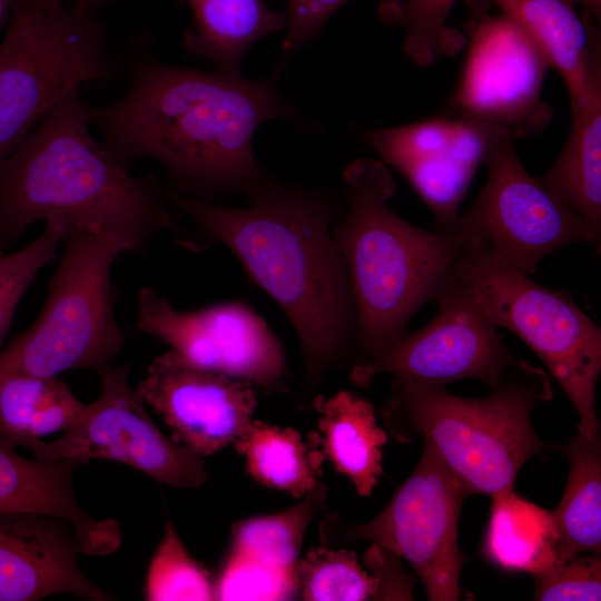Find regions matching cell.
Segmentation results:
<instances>
[{
  "label": "cell",
  "mask_w": 601,
  "mask_h": 601,
  "mask_svg": "<svg viewBox=\"0 0 601 601\" xmlns=\"http://www.w3.org/2000/svg\"><path fill=\"white\" fill-rule=\"evenodd\" d=\"M351 0H286L287 29L282 43L285 62L322 31L327 20Z\"/></svg>",
  "instance_id": "cell-34"
},
{
  "label": "cell",
  "mask_w": 601,
  "mask_h": 601,
  "mask_svg": "<svg viewBox=\"0 0 601 601\" xmlns=\"http://www.w3.org/2000/svg\"><path fill=\"white\" fill-rule=\"evenodd\" d=\"M533 599L539 601H592L601 599V552L558 560L533 575Z\"/></svg>",
  "instance_id": "cell-33"
},
{
  "label": "cell",
  "mask_w": 601,
  "mask_h": 601,
  "mask_svg": "<svg viewBox=\"0 0 601 601\" xmlns=\"http://www.w3.org/2000/svg\"><path fill=\"white\" fill-rule=\"evenodd\" d=\"M457 0H382L383 21L405 30L402 50L418 67H430L444 57L455 56L463 47V33L447 26V17Z\"/></svg>",
  "instance_id": "cell-29"
},
{
  "label": "cell",
  "mask_w": 601,
  "mask_h": 601,
  "mask_svg": "<svg viewBox=\"0 0 601 601\" xmlns=\"http://www.w3.org/2000/svg\"><path fill=\"white\" fill-rule=\"evenodd\" d=\"M435 302V317L417 331L405 333L380 355L354 363L349 380L366 388L383 374L436 385L476 380L495 385L516 356L452 276Z\"/></svg>",
  "instance_id": "cell-13"
},
{
  "label": "cell",
  "mask_w": 601,
  "mask_h": 601,
  "mask_svg": "<svg viewBox=\"0 0 601 601\" xmlns=\"http://www.w3.org/2000/svg\"><path fill=\"white\" fill-rule=\"evenodd\" d=\"M71 461L26 459L0 444V512H31L67 521L80 552L105 556L122 542L121 528L111 518L91 516L78 502Z\"/></svg>",
  "instance_id": "cell-18"
},
{
  "label": "cell",
  "mask_w": 601,
  "mask_h": 601,
  "mask_svg": "<svg viewBox=\"0 0 601 601\" xmlns=\"http://www.w3.org/2000/svg\"><path fill=\"white\" fill-rule=\"evenodd\" d=\"M317 432L325 459L352 482L356 493L371 495L383 474L387 432L378 425L373 404L342 390L333 396L316 394Z\"/></svg>",
  "instance_id": "cell-21"
},
{
  "label": "cell",
  "mask_w": 601,
  "mask_h": 601,
  "mask_svg": "<svg viewBox=\"0 0 601 601\" xmlns=\"http://www.w3.org/2000/svg\"><path fill=\"white\" fill-rule=\"evenodd\" d=\"M470 42L452 104L462 117L508 129L515 137L541 132L552 119L542 99L551 65L509 16H483Z\"/></svg>",
  "instance_id": "cell-14"
},
{
  "label": "cell",
  "mask_w": 601,
  "mask_h": 601,
  "mask_svg": "<svg viewBox=\"0 0 601 601\" xmlns=\"http://www.w3.org/2000/svg\"><path fill=\"white\" fill-rule=\"evenodd\" d=\"M577 3L583 6L584 10L588 11L594 20L600 21L601 17V0H575Z\"/></svg>",
  "instance_id": "cell-36"
},
{
  "label": "cell",
  "mask_w": 601,
  "mask_h": 601,
  "mask_svg": "<svg viewBox=\"0 0 601 601\" xmlns=\"http://www.w3.org/2000/svg\"><path fill=\"white\" fill-rule=\"evenodd\" d=\"M569 463L564 493L551 511L559 560L601 552V437L577 434L562 447Z\"/></svg>",
  "instance_id": "cell-26"
},
{
  "label": "cell",
  "mask_w": 601,
  "mask_h": 601,
  "mask_svg": "<svg viewBox=\"0 0 601 601\" xmlns=\"http://www.w3.org/2000/svg\"><path fill=\"white\" fill-rule=\"evenodd\" d=\"M13 2L14 0H0V35L4 23L8 21Z\"/></svg>",
  "instance_id": "cell-37"
},
{
  "label": "cell",
  "mask_w": 601,
  "mask_h": 601,
  "mask_svg": "<svg viewBox=\"0 0 601 601\" xmlns=\"http://www.w3.org/2000/svg\"><path fill=\"white\" fill-rule=\"evenodd\" d=\"M215 600H289L299 597L296 571L280 570L228 551L214 577Z\"/></svg>",
  "instance_id": "cell-32"
},
{
  "label": "cell",
  "mask_w": 601,
  "mask_h": 601,
  "mask_svg": "<svg viewBox=\"0 0 601 601\" xmlns=\"http://www.w3.org/2000/svg\"><path fill=\"white\" fill-rule=\"evenodd\" d=\"M122 67L127 82L121 97L105 105L85 102L90 126L125 166L155 160L167 173L165 185L191 198H258L278 178L254 154L257 129L275 119L308 128L282 91L278 70L249 80L169 65L147 38L135 40Z\"/></svg>",
  "instance_id": "cell-1"
},
{
  "label": "cell",
  "mask_w": 601,
  "mask_h": 601,
  "mask_svg": "<svg viewBox=\"0 0 601 601\" xmlns=\"http://www.w3.org/2000/svg\"><path fill=\"white\" fill-rule=\"evenodd\" d=\"M70 233L61 223L47 221L36 239L0 256V352L20 299L39 270L56 258L58 246Z\"/></svg>",
  "instance_id": "cell-31"
},
{
  "label": "cell",
  "mask_w": 601,
  "mask_h": 601,
  "mask_svg": "<svg viewBox=\"0 0 601 601\" xmlns=\"http://www.w3.org/2000/svg\"><path fill=\"white\" fill-rule=\"evenodd\" d=\"M342 179L344 209L333 239L357 311L356 363L387 349L422 306L436 299L465 239L401 217L388 204L397 190L395 178L380 158L354 159Z\"/></svg>",
  "instance_id": "cell-4"
},
{
  "label": "cell",
  "mask_w": 601,
  "mask_h": 601,
  "mask_svg": "<svg viewBox=\"0 0 601 601\" xmlns=\"http://www.w3.org/2000/svg\"><path fill=\"white\" fill-rule=\"evenodd\" d=\"M482 540L483 558L509 573L543 572L558 559V533L551 511L519 495L514 489L491 497Z\"/></svg>",
  "instance_id": "cell-23"
},
{
  "label": "cell",
  "mask_w": 601,
  "mask_h": 601,
  "mask_svg": "<svg viewBox=\"0 0 601 601\" xmlns=\"http://www.w3.org/2000/svg\"><path fill=\"white\" fill-rule=\"evenodd\" d=\"M137 328L186 362L275 393L287 385L284 346L266 321L240 299L180 311L155 287L137 294Z\"/></svg>",
  "instance_id": "cell-12"
},
{
  "label": "cell",
  "mask_w": 601,
  "mask_h": 601,
  "mask_svg": "<svg viewBox=\"0 0 601 601\" xmlns=\"http://www.w3.org/2000/svg\"><path fill=\"white\" fill-rule=\"evenodd\" d=\"M452 276L492 324L513 332L539 356L571 401L578 434L599 435L601 329L571 293L540 285L474 238L462 244Z\"/></svg>",
  "instance_id": "cell-6"
},
{
  "label": "cell",
  "mask_w": 601,
  "mask_h": 601,
  "mask_svg": "<svg viewBox=\"0 0 601 601\" xmlns=\"http://www.w3.org/2000/svg\"><path fill=\"white\" fill-rule=\"evenodd\" d=\"M80 90L57 102L0 162V235L57 221L121 253L147 247L159 231L180 234L165 185L138 178L93 139Z\"/></svg>",
  "instance_id": "cell-3"
},
{
  "label": "cell",
  "mask_w": 601,
  "mask_h": 601,
  "mask_svg": "<svg viewBox=\"0 0 601 601\" xmlns=\"http://www.w3.org/2000/svg\"><path fill=\"white\" fill-rule=\"evenodd\" d=\"M191 20L181 46L188 56L206 59L217 72L243 76L242 63L260 39L286 31L285 12L264 0H186Z\"/></svg>",
  "instance_id": "cell-22"
},
{
  "label": "cell",
  "mask_w": 601,
  "mask_h": 601,
  "mask_svg": "<svg viewBox=\"0 0 601 601\" xmlns=\"http://www.w3.org/2000/svg\"><path fill=\"white\" fill-rule=\"evenodd\" d=\"M3 246H4V242L0 235V256H2L4 254V249H3Z\"/></svg>",
  "instance_id": "cell-38"
},
{
  "label": "cell",
  "mask_w": 601,
  "mask_h": 601,
  "mask_svg": "<svg viewBox=\"0 0 601 601\" xmlns=\"http://www.w3.org/2000/svg\"><path fill=\"white\" fill-rule=\"evenodd\" d=\"M299 597L306 601L412 600L414 573L372 543L362 560L344 546H314L297 563Z\"/></svg>",
  "instance_id": "cell-20"
},
{
  "label": "cell",
  "mask_w": 601,
  "mask_h": 601,
  "mask_svg": "<svg viewBox=\"0 0 601 601\" xmlns=\"http://www.w3.org/2000/svg\"><path fill=\"white\" fill-rule=\"evenodd\" d=\"M466 493L434 447L424 441L411 475L373 519L346 523L331 513L322 521L323 545L370 541L406 561L431 601L463 597V554L457 524Z\"/></svg>",
  "instance_id": "cell-9"
},
{
  "label": "cell",
  "mask_w": 601,
  "mask_h": 601,
  "mask_svg": "<svg viewBox=\"0 0 601 601\" xmlns=\"http://www.w3.org/2000/svg\"><path fill=\"white\" fill-rule=\"evenodd\" d=\"M122 254L81 231L65 239L37 319L0 352V376L57 377L78 368L99 372L118 355L125 336L114 309L110 274Z\"/></svg>",
  "instance_id": "cell-8"
},
{
  "label": "cell",
  "mask_w": 601,
  "mask_h": 601,
  "mask_svg": "<svg viewBox=\"0 0 601 601\" xmlns=\"http://www.w3.org/2000/svg\"><path fill=\"white\" fill-rule=\"evenodd\" d=\"M165 198L193 221L191 229L178 234L181 247L198 252L225 246L283 311L297 335L305 370L298 405L312 404L327 374L349 370L357 355L355 299L333 239L343 194L278 180L243 207L191 198L166 185Z\"/></svg>",
  "instance_id": "cell-2"
},
{
  "label": "cell",
  "mask_w": 601,
  "mask_h": 601,
  "mask_svg": "<svg viewBox=\"0 0 601 601\" xmlns=\"http://www.w3.org/2000/svg\"><path fill=\"white\" fill-rule=\"evenodd\" d=\"M553 394L550 374L515 357L482 397L394 378L381 413L397 442L427 441L466 495L492 497L514 489L519 471L532 456L554 449L532 425L535 407Z\"/></svg>",
  "instance_id": "cell-5"
},
{
  "label": "cell",
  "mask_w": 601,
  "mask_h": 601,
  "mask_svg": "<svg viewBox=\"0 0 601 601\" xmlns=\"http://www.w3.org/2000/svg\"><path fill=\"white\" fill-rule=\"evenodd\" d=\"M0 40V162L63 97L117 80L105 23L47 0H14Z\"/></svg>",
  "instance_id": "cell-7"
},
{
  "label": "cell",
  "mask_w": 601,
  "mask_h": 601,
  "mask_svg": "<svg viewBox=\"0 0 601 601\" xmlns=\"http://www.w3.org/2000/svg\"><path fill=\"white\" fill-rule=\"evenodd\" d=\"M137 391L171 439L203 457L233 444L257 407L252 383L195 366L171 349L152 359Z\"/></svg>",
  "instance_id": "cell-16"
},
{
  "label": "cell",
  "mask_w": 601,
  "mask_h": 601,
  "mask_svg": "<svg viewBox=\"0 0 601 601\" xmlns=\"http://www.w3.org/2000/svg\"><path fill=\"white\" fill-rule=\"evenodd\" d=\"M144 597L148 601L215 600L214 577L187 550L170 518L148 565Z\"/></svg>",
  "instance_id": "cell-30"
},
{
  "label": "cell",
  "mask_w": 601,
  "mask_h": 601,
  "mask_svg": "<svg viewBox=\"0 0 601 601\" xmlns=\"http://www.w3.org/2000/svg\"><path fill=\"white\" fill-rule=\"evenodd\" d=\"M51 3H55V4H62V0H47Z\"/></svg>",
  "instance_id": "cell-39"
},
{
  "label": "cell",
  "mask_w": 601,
  "mask_h": 601,
  "mask_svg": "<svg viewBox=\"0 0 601 601\" xmlns=\"http://www.w3.org/2000/svg\"><path fill=\"white\" fill-rule=\"evenodd\" d=\"M500 127L459 116L362 130L380 159L403 175L431 210L436 231L455 235L460 206Z\"/></svg>",
  "instance_id": "cell-15"
},
{
  "label": "cell",
  "mask_w": 601,
  "mask_h": 601,
  "mask_svg": "<svg viewBox=\"0 0 601 601\" xmlns=\"http://www.w3.org/2000/svg\"><path fill=\"white\" fill-rule=\"evenodd\" d=\"M508 129L500 128L485 164L487 178L454 234L474 238L501 260L531 276L565 246L600 244L601 231L572 210L523 166Z\"/></svg>",
  "instance_id": "cell-10"
},
{
  "label": "cell",
  "mask_w": 601,
  "mask_h": 601,
  "mask_svg": "<svg viewBox=\"0 0 601 601\" xmlns=\"http://www.w3.org/2000/svg\"><path fill=\"white\" fill-rule=\"evenodd\" d=\"M117 0H75L69 8L76 16L90 17L96 16V12L105 4L112 3Z\"/></svg>",
  "instance_id": "cell-35"
},
{
  "label": "cell",
  "mask_w": 601,
  "mask_h": 601,
  "mask_svg": "<svg viewBox=\"0 0 601 601\" xmlns=\"http://www.w3.org/2000/svg\"><path fill=\"white\" fill-rule=\"evenodd\" d=\"M70 387L57 377L24 373L0 376V444L14 449L66 432L86 414Z\"/></svg>",
  "instance_id": "cell-25"
},
{
  "label": "cell",
  "mask_w": 601,
  "mask_h": 601,
  "mask_svg": "<svg viewBox=\"0 0 601 601\" xmlns=\"http://www.w3.org/2000/svg\"><path fill=\"white\" fill-rule=\"evenodd\" d=\"M233 445L247 474L263 486L299 500L322 483L326 459L317 431L303 435L294 427L253 418Z\"/></svg>",
  "instance_id": "cell-24"
},
{
  "label": "cell",
  "mask_w": 601,
  "mask_h": 601,
  "mask_svg": "<svg viewBox=\"0 0 601 601\" xmlns=\"http://www.w3.org/2000/svg\"><path fill=\"white\" fill-rule=\"evenodd\" d=\"M512 18L541 48L568 89L571 117L601 92L600 38L594 18L575 0H475Z\"/></svg>",
  "instance_id": "cell-19"
},
{
  "label": "cell",
  "mask_w": 601,
  "mask_h": 601,
  "mask_svg": "<svg viewBox=\"0 0 601 601\" xmlns=\"http://www.w3.org/2000/svg\"><path fill=\"white\" fill-rule=\"evenodd\" d=\"M326 508L327 487L319 483L286 510L235 522L228 551L272 568L296 571L306 532Z\"/></svg>",
  "instance_id": "cell-28"
},
{
  "label": "cell",
  "mask_w": 601,
  "mask_h": 601,
  "mask_svg": "<svg viewBox=\"0 0 601 601\" xmlns=\"http://www.w3.org/2000/svg\"><path fill=\"white\" fill-rule=\"evenodd\" d=\"M128 372V365L109 364L101 368L97 400L61 436L36 441L30 446L35 457L75 463L108 460L164 485L180 490L200 487L210 479L203 456L159 430L137 388L130 385Z\"/></svg>",
  "instance_id": "cell-11"
},
{
  "label": "cell",
  "mask_w": 601,
  "mask_h": 601,
  "mask_svg": "<svg viewBox=\"0 0 601 601\" xmlns=\"http://www.w3.org/2000/svg\"><path fill=\"white\" fill-rule=\"evenodd\" d=\"M79 553L73 530L63 519L0 512V601H37L57 594L114 600L82 572Z\"/></svg>",
  "instance_id": "cell-17"
},
{
  "label": "cell",
  "mask_w": 601,
  "mask_h": 601,
  "mask_svg": "<svg viewBox=\"0 0 601 601\" xmlns=\"http://www.w3.org/2000/svg\"><path fill=\"white\" fill-rule=\"evenodd\" d=\"M571 119L559 158L538 179L601 231V92Z\"/></svg>",
  "instance_id": "cell-27"
}]
</instances>
